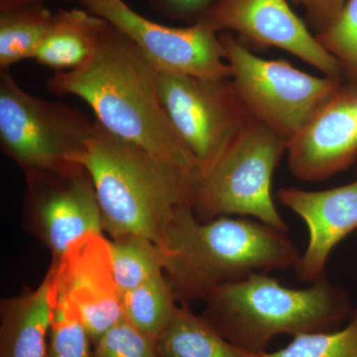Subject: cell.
Instances as JSON below:
<instances>
[{
  "instance_id": "22",
  "label": "cell",
  "mask_w": 357,
  "mask_h": 357,
  "mask_svg": "<svg viewBox=\"0 0 357 357\" xmlns=\"http://www.w3.org/2000/svg\"><path fill=\"white\" fill-rule=\"evenodd\" d=\"M50 272V271H49ZM54 283V281H53ZM48 357H93L88 333L76 306L55 285Z\"/></svg>"
},
{
  "instance_id": "13",
  "label": "cell",
  "mask_w": 357,
  "mask_h": 357,
  "mask_svg": "<svg viewBox=\"0 0 357 357\" xmlns=\"http://www.w3.org/2000/svg\"><path fill=\"white\" fill-rule=\"evenodd\" d=\"M294 177L321 182L357 161V84L345 83L288 143Z\"/></svg>"
},
{
  "instance_id": "17",
  "label": "cell",
  "mask_w": 357,
  "mask_h": 357,
  "mask_svg": "<svg viewBox=\"0 0 357 357\" xmlns=\"http://www.w3.org/2000/svg\"><path fill=\"white\" fill-rule=\"evenodd\" d=\"M159 357H260L232 344L182 304L156 340Z\"/></svg>"
},
{
  "instance_id": "10",
  "label": "cell",
  "mask_w": 357,
  "mask_h": 357,
  "mask_svg": "<svg viewBox=\"0 0 357 357\" xmlns=\"http://www.w3.org/2000/svg\"><path fill=\"white\" fill-rule=\"evenodd\" d=\"M28 220L57 261L73 243L102 234V215L91 175L81 164L25 174Z\"/></svg>"
},
{
  "instance_id": "11",
  "label": "cell",
  "mask_w": 357,
  "mask_h": 357,
  "mask_svg": "<svg viewBox=\"0 0 357 357\" xmlns=\"http://www.w3.org/2000/svg\"><path fill=\"white\" fill-rule=\"evenodd\" d=\"M49 271L57 291L76 306L93 344L126 319L123 296L112 270L109 241L102 234L79 238L52 263Z\"/></svg>"
},
{
  "instance_id": "5",
  "label": "cell",
  "mask_w": 357,
  "mask_h": 357,
  "mask_svg": "<svg viewBox=\"0 0 357 357\" xmlns=\"http://www.w3.org/2000/svg\"><path fill=\"white\" fill-rule=\"evenodd\" d=\"M287 149L273 129L251 119L202 176L192 206L197 220L243 215L288 232L271 194L272 177Z\"/></svg>"
},
{
  "instance_id": "3",
  "label": "cell",
  "mask_w": 357,
  "mask_h": 357,
  "mask_svg": "<svg viewBox=\"0 0 357 357\" xmlns=\"http://www.w3.org/2000/svg\"><path fill=\"white\" fill-rule=\"evenodd\" d=\"M165 274L182 304L206 302L213 291L255 272L296 270L302 253L287 236L259 220L220 217L199 222L184 208L165 243Z\"/></svg>"
},
{
  "instance_id": "20",
  "label": "cell",
  "mask_w": 357,
  "mask_h": 357,
  "mask_svg": "<svg viewBox=\"0 0 357 357\" xmlns=\"http://www.w3.org/2000/svg\"><path fill=\"white\" fill-rule=\"evenodd\" d=\"M109 246L115 281L122 296L165 272L163 249L147 237L134 234L117 237L109 241Z\"/></svg>"
},
{
  "instance_id": "18",
  "label": "cell",
  "mask_w": 357,
  "mask_h": 357,
  "mask_svg": "<svg viewBox=\"0 0 357 357\" xmlns=\"http://www.w3.org/2000/svg\"><path fill=\"white\" fill-rule=\"evenodd\" d=\"M55 13L44 4L0 11V68L32 59L45 35L49 31Z\"/></svg>"
},
{
  "instance_id": "14",
  "label": "cell",
  "mask_w": 357,
  "mask_h": 357,
  "mask_svg": "<svg viewBox=\"0 0 357 357\" xmlns=\"http://www.w3.org/2000/svg\"><path fill=\"white\" fill-rule=\"evenodd\" d=\"M276 197L306 223L309 241L296 271L301 281L312 284L325 275L335 246L357 229V178L323 191L283 188Z\"/></svg>"
},
{
  "instance_id": "23",
  "label": "cell",
  "mask_w": 357,
  "mask_h": 357,
  "mask_svg": "<svg viewBox=\"0 0 357 357\" xmlns=\"http://www.w3.org/2000/svg\"><path fill=\"white\" fill-rule=\"evenodd\" d=\"M316 38L342 66L344 81L357 84V0H347L337 20Z\"/></svg>"
},
{
  "instance_id": "6",
  "label": "cell",
  "mask_w": 357,
  "mask_h": 357,
  "mask_svg": "<svg viewBox=\"0 0 357 357\" xmlns=\"http://www.w3.org/2000/svg\"><path fill=\"white\" fill-rule=\"evenodd\" d=\"M237 95L252 119L291 140L337 95L344 79L319 77L283 60L257 57L229 32L220 35Z\"/></svg>"
},
{
  "instance_id": "27",
  "label": "cell",
  "mask_w": 357,
  "mask_h": 357,
  "mask_svg": "<svg viewBox=\"0 0 357 357\" xmlns=\"http://www.w3.org/2000/svg\"><path fill=\"white\" fill-rule=\"evenodd\" d=\"M45 1L47 0H0V11L43 4ZM64 1H68V0H64Z\"/></svg>"
},
{
  "instance_id": "21",
  "label": "cell",
  "mask_w": 357,
  "mask_h": 357,
  "mask_svg": "<svg viewBox=\"0 0 357 357\" xmlns=\"http://www.w3.org/2000/svg\"><path fill=\"white\" fill-rule=\"evenodd\" d=\"M260 357H357V307L344 328L295 335L285 347Z\"/></svg>"
},
{
  "instance_id": "9",
  "label": "cell",
  "mask_w": 357,
  "mask_h": 357,
  "mask_svg": "<svg viewBox=\"0 0 357 357\" xmlns=\"http://www.w3.org/2000/svg\"><path fill=\"white\" fill-rule=\"evenodd\" d=\"M89 13L109 21L129 37L158 73L206 79L231 77L220 35L199 20L189 27L158 24L122 0H79Z\"/></svg>"
},
{
  "instance_id": "24",
  "label": "cell",
  "mask_w": 357,
  "mask_h": 357,
  "mask_svg": "<svg viewBox=\"0 0 357 357\" xmlns=\"http://www.w3.org/2000/svg\"><path fill=\"white\" fill-rule=\"evenodd\" d=\"M93 357H159L156 342L124 319L100 337Z\"/></svg>"
},
{
  "instance_id": "4",
  "label": "cell",
  "mask_w": 357,
  "mask_h": 357,
  "mask_svg": "<svg viewBox=\"0 0 357 357\" xmlns=\"http://www.w3.org/2000/svg\"><path fill=\"white\" fill-rule=\"evenodd\" d=\"M203 318L232 344L267 351L273 338L337 330L349 319V294L326 275L304 289L289 288L266 272L222 286L206 301Z\"/></svg>"
},
{
  "instance_id": "1",
  "label": "cell",
  "mask_w": 357,
  "mask_h": 357,
  "mask_svg": "<svg viewBox=\"0 0 357 357\" xmlns=\"http://www.w3.org/2000/svg\"><path fill=\"white\" fill-rule=\"evenodd\" d=\"M158 74L132 40L107 21L88 62L56 72L46 88L55 95L77 96L109 132L163 163L202 177L198 161L178 137L162 105Z\"/></svg>"
},
{
  "instance_id": "2",
  "label": "cell",
  "mask_w": 357,
  "mask_h": 357,
  "mask_svg": "<svg viewBox=\"0 0 357 357\" xmlns=\"http://www.w3.org/2000/svg\"><path fill=\"white\" fill-rule=\"evenodd\" d=\"M88 170L112 238L147 237L160 248L184 208L194 206L201 176L155 159L95 122L86 149L77 160Z\"/></svg>"
},
{
  "instance_id": "15",
  "label": "cell",
  "mask_w": 357,
  "mask_h": 357,
  "mask_svg": "<svg viewBox=\"0 0 357 357\" xmlns=\"http://www.w3.org/2000/svg\"><path fill=\"white\" fill-rule=\"evenodd\" d=\"M54 301L49 271L36 290L2 301L0 357H48Z\"/></svg>"
},
{
  "instance_id": "19",
  "label": "cell",
  "mask_w": 357,
  "mask_h": 357,
  "mask_svg": "<svg viewBox=\"0 0 357 357\" xmlns=\"http://www.w3.org/2000/svg\"><path fill=\"white\" fill-rule=\"evenodd\" d=\"M176 294L165 272L123 294L126 321L156 342L177 311Z\"/></svg>"
},
{
  "instance_id": "7",
  "label": "cell",
  "mask_w": 357,
  "mask_h": 357,
  "mask_svg": "<svg viewBox=\"0 0 357 357\" xmlns=\"http://www.w3.org/2000/svg\"><path fill=\"white\" fill-rule=\"evenodd\" d=\"M96 121L69 105L33 96L0 72V145L25 174L77 164Z\"/></svg>"
},
{
  "instance_id": "8",
  "label": "cell",
  "mask_w": 357,
  "mask_h": 357,
  "mask_svg": "<svg viewBox=\"0 0 357 357\" xmlns=\"http://www.w3.org/2000/svg\"><path fill=\"white\" fill-rule=\"evenodd\" d=\"M158 91L173 128L198 161L202 176L252 119L230 79L159 73Z\"/></svg>"
},
{
  "instance_id": "26",
  "label": "cell",
  "mask_w": 357,
  "mask_h": 357,
  "mask_svg": "<svg viewBox=\"0 0 357 357\" xmlns=\"http://www.w3.org/2000/svg\"><path fill=\"white\" fill-rule=\"evenodd\" d=\"M304 7L310 25L316 34L325 31L337 20L347 0H293Z\"/></svg>"
},
{
  "instance_id": "16",
  "label": "cell",
  "mask_w": 357,
  "mask_h": 357,
  "mask_svg": "<svg viewBox=\"0 0 357 357\" xmlns=\"http://www.w3.org/2000/svg\"><path fill=\"white\" fill-rule=\"evenodd\" d=\"M107 24L89 11L61 9L32 59L56 72L76 69L93 55Z\"/></svg>"
},
{
  "instance_id": "25",
  "label": "cell",
  "mask_w": 357,
  "mask_h": 357,
  "mask_svg": "<svg viewBox=\"0 0 357 357\" xmlns=\"http://www.w3.org/2000/svg\"><path fill=\"white\" fill-rule=\"evenodd\" d=\"M218 0H149L154 11L169 20L196 24L203 20Z\"/></svg>"
},
{
  "instance_id": "12",
  "label": "cell",
  "mask_w": 357,
  "mask_h": 357,
  "mask_svg": "<svg viewBox=\"0 0 357 357\" xmlns=\"http://www.w3.org/2000/svg\"><path fill=\"white\" fill-rule=\"evenodd\" d=\"M202 20L218 33L231 30L256 43L277 47L325 76L344 81L337 59L319 43L287 0H218Z\"/></svg>"
}]
</instances>
